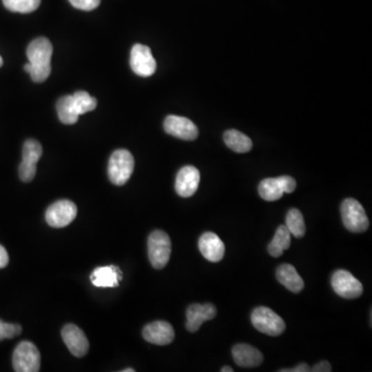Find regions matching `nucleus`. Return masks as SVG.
Instances as JSON below:
<instances>
[{
    "label": "nucleus",
    "instance_id": "1",
    "mask_svg": "<svg viewBox=\"0 0 372 372\" xmlns=\"http://www.w3.org/2000/svg\"><path fill=\"white\" fill-rule=\"evenodd\" d=\"M53 47L49 39L39 37L33 39L27 48L26 55L29 62L24 70L30 75L33 82H45L51 74V58Z\"/></svg>",
    "mask_w": 372,
    "mask_h": 372
},
{
    "label": "nucleus",
    "instance_id": "2",
    "mask_svg": "<svg viewBox=\"0 0 372 372\" xmlns=\"http://www.w3.org/2000/svg\"><path fill=\"white\" fill-rule=\"evenodd\" d=\"M134 169L135 159L130 151L126 149L114 151L108 165L110 182L115 186H124L130 180Z\"/></svg>",
    "mask_w": 372,
    "mask_h": 372
},
{
    "label": "nucleus",
    "instance_id": "3",
    "mask_svg": "<svg viewBox=\"0 0 372 372\" xmlns=\"http://www.w3.org/2000/svg\"><path fill=\"white\" fill-rule=\"evenodd\" d=\"M172 244L169 235L164 231H155L148 238V257L155 269H163L169 263Z\"/></svg>",
    "mask_w": 372,
    "mask_h": 372
},
{
    "label": "nucleus",
    "instance_id": "4",
    "mask_svg": "<svg viewBox=\"0 0 372 372\" xmlns=\"http://www.w3.org/2000/svg\"><path fill=\"white\" fill-rule=\"evenodd\" d=\"M251 323L257 331L266 335L280 336L286 330V323L284 320L272 309L265 306L257 307L253 311Z\"/></svg>",
    "mask_w": 372,
    "mask_h": 372
},
{
    "label": "nucleus",
    "instance_id": "5",
    "mask_svg": "<svg viewBox=\"0 0 372 372\" xmlns=\"http://www.w3.org/2000/svg\"><path fill=\"white\" fill-rule=\"evenodd\" d=\"M342 222L344 226L352 233H363L369 230V220L363 206L357 199H344L342 204Z\"/></svg>",
    "mask_w": 372,
    "mask_h": 372
},
{
    "label": "nucleus",
    "instance_id": "6",
    "mask_svg": "<svg viewBox=\"0 0 372 372\" xmlns=\"http://www.w3.org/2000/svg\"><path fill=\"white\" fill-rule=\"evenodd\" d=\"M12 367L16 372H37L41 369L39 349L30 342H21L12 354Z\"/></svg>",
    "mask_w": 372,
    "mask_h": 372
},
{
    "label": "nucleus",
    "instance_id": "7",
    "mask_svg": "<svg viewBox=\"0 0 372 372\" xmlns=\"http://www.w3.org/2000/svg\"><path fill=\"white\" fill-rule=\"evenodd\" d=\"M43 155V148L39 141L29 139L24 143L22 150V163L19 166V177L23 182H32L37 174V164Z\"/></svg>",
    "mask_w": 372,
    "mask_h": 372
},
{
    "label": "nucleus",
    "instance_id": "8",
    "mask_svg": "<svg viewBox=\"0 0 372 372\" xmlns=\"http://www.w3.org/2000/svg\"><path fill=\"white\" fill-rule=\"evenodd\" d=\"M78 214L77 206L68 199H60L52 204L46 211V222L52 228L68 226Z\"/></svg>",
    "mask_w": 372,
    "mask_h": 372
},
{
    "label": "nucleus",
    "instance_id": "9",
    "mask_svg": "<svg viewBox=\"0 0 372 372\" xmlns=\"http://www.w3.org/2000/svg\"><path fill=\"white\" fill-rule=\"evenodd\" d=\"M331 284L334 292L342 298L357 299L362 296V284L346 270L342 269L334 272Z\"/></svg>",
    "mask_w": 372,
    "mask_h": 372
},
{
    "label": "nucleus",
    "instance_id": "10",
    "mask_svg": "<svg viewBox=\"0 0 372 372\" xmlns=\"http://www.w3.org/2000/svg\"><path fill=\"white\" fill-rule=\"evenodd\" d=\"M130 68L140 77L153 76L157 70V61L151 53L150 48L137 43L130 52Z\"/></svg>",
    "mask_w": 372,
    "mask_h": 372
},
{
    "label": "nucleus",
    "instance_id": "11",
    "mask_svg": "<svg viewBox=\"0 0 372 372\" xmlns=\"http://www.w3.org/2000/svg\"><path fill=\"white\" fill-rule=\"evenodd\" d=\"M62 340L70 352L77 358L86 356L89 351V342L84 332L74 324L64 326L61 331Z\"/></svg>",
    "mask_w": 372,
    "mask_h": 372
},
{
    "label": "nucleus",
    "instance_id": "12",
    "mask_svg": "<svg viewBox=\"0 0 372 372\" xmlns=\"http://www.w3.org/2000/svg\"><path fill=\"white\" fill-rule=\"evenodd\" d=\"M164 128L167 134L182 140L193 141L199 136V130L195 124L188 118L182 116H168L164 122Z\"/></svg>",
    "mask_w": 372,
    "mask_h": 372
},
{
    "label": "nucleus",
    "instance_id": "13",
    "mask_svg": "<svg viewBox=\"0 0 372 372\" xmlns=\"http://www.w3.org/2000/svg\"><path fill=\"white\" fill-rule=\"evenodd\" d=\"M143 337L146 342L157 346H168L175 338V331L171 324L165 321L153 322L145 326Z\"/></svg>",
    "mask_w": 372,
    "mask_h": 372
},
{
    "label": "nucleus",
    "instance_id": "14",
    "mask_svg": "<svg viewBox=\"0 0 372 372\" xmlns=\"http://www.w3.org/2000/svg\"><path fill=\"white\" fill-rule=\"evenodd\" d=\"M199 249L202 255L212 263L222 261L226 247L222 239L212 232L204 233L199 239Z\"/></svg>",
    "mask_w": 372,
    "mask_h": 372
},
{
    "label": "nucleus",
    "instance_id": "15",
    "mask_svg": "<svg viewBox=\"0 0 372 372\" xmlns=\"http://www.w3.org/2000/svg\"><path fill=\"white\" fill-rule=\"evenodd\" d=\"M216 307L211 303L207 304H191L186 311V329L189 332H197L203 323L215 317Z\"/></svg>",
    "mask_w": 372,
    "mask_h": 372
},
{
    "label": "nucleus",
    "instance_id": "16",
    "mask_svg": "<svg viewBox=\"0 0 372 372\" xmlns=\"http://www.w3.org/2000/svg\"><path fill=\"white\" fill-rule=\"evenodd\" d=\"M199 170L193 166H186L178 172L176 177V193L182 197H189L195 195L199 187Z\"/></svg>",
    "mask_w": 372,
    "mask_h": 372
},
{
    "label": "nucleus",
    "instance_id": "17",
    "mask_svg": "<svg viewBox=\"0 0 372 372\" xmlns=\"http://www.w3.org/2000/svg\"><path fill=\"white\" fill-rule=\"evenodd\" d=\"M232 354L235 363L244 369L260 366L264 361L262 353L255 346L246 344H236L233 348Z\"/></svg>",
    "mask_w": 372,
    "mask_h": 372
},
{
    "label": "nucleus",
    "instance_id": "18",
    "mask_svg": "<svg viewBox=\"0 0 372 372\" xmlns=\"http://www.w3.org/2000/svg\"><path fill=\"white\" fill-rule=\"evenodd\" d=\"M90 280L97 288H116L122 280V272L114 265L99 267L91 273Z\"/></svg>",
    "mask_w": 372,
    "mask_h": 372
},
{
    "label": "nucleus",
    "instance_id": "19",
    "mask_svg": "<svg viewBox=\"0 0 372 372\" xmlns=\"http://www.w3.org/2000/svg\"><path fill=\"white\" fill-rule=\"evenodd\" d=\"M276 277L282 286H286L294 294H298L304 288V282L302 277L299 275L296 268L290 264L280 265L276 270Z\"/></svg>",
    "mask_w": 372,
    "mask_h": 372
},
{
    "label": "nucleus",
    "instance_id": "20",
    "mask_svg": "<svg viewBox=\"0 0 372 372\" xmlns=\"http://www.w3.org/2000/svg\"><path fill=\"white\" fill-rule=\"evenodd\" d=\"M224 140L226 146L237 153H246L253 148L251 139L239 130H230L224 133Z\"/></svg>",
    "mask_w": 372,
    "mask_h": 372
},
{
    "label": "nucleus",
    "instance_id": "21",
    "mask_svg": "<svg viewBox=\"0 0 372 372\" xmlns=\"http://www.w3.org/2000/svg\"><path fill=\"white\" fill-rule=\"evenodd\" d=\"M291 235L290 231L288 230L286 226H280L276 230L275 236L272 239L271 243L268 246V251L270 255L274 257H280L282 255L284 251L290 248L291 246Z\"/></svg>",
    "mask_w": 372,
    "mask_h": 372
},
{
    "label": "nucleus",
    "instance_id": "22",
    "mask_svg": "<svg viewBox=\"0 0 372 372\" xmlns=\"http://www.w3.org/2000/svg\"><path fill=\"white\" fill-rule=\"evenodd\" d=\"M57 114L63 124H75L78 121L79 114L75 108L72 95H66L58 101Z\"/></svg>",
    "mask_w": 372,
    "mask_h": 372
},
{
    "label": "nucleus",
    "instance_id": "23",
    "mask_svg": "<svg viewBox=\"0 0 372 372\" xmlns=\"http://www.w3.org/2000/svg\"><path fill=\"white\" fill-rule=\"evenodd\" d=\"M259 193L262 199L268 202H275L282 199L284 193L280 177L266 178L261 182L259 186Z\"/></svg>",
    "mask_w": 372,
    "mask_h": 372
},
{
    "label": "nucleus",
    "instance_id": "24",
    "mask_svg": "<svg viewBox=\"0 0 372 372\" xmlns=\"http://www.w3.org/2000/svg\"><path fill=\"white\" fill-rule=\"evenodd\" d=\"M286 226L290 231L292 236L296 238H302L305 235L306 226H305L304 217L303 214L298 209L294 208L291 209L286 214Z\"/></svg>",
    "mask_w": 372,
    "mask_h": 372
},
{
    "label": "nucleus",
    "instance_id": "25",
    "mask_svg": "<svg viewBox=\"0 0 372 372\" xmlns=\"http://www.w3.org/2000/svg\"><path fill=\"white\" fill-rule=\"evenodd\" d=\"M72 99L79 116L93 111L97 108V99L90 97L86 91H77L72 95Z\"/></svg>",
    "mask_w": 372,
    "mask_h": 372
},
{
    "label": "nucleus",
    "instance_id": "26",
    "mask_svg": "<svg viewBox=\"0 0 372 372\" xmlns=\"http://www.w3.org/2000/svg\"><path fill=\"white\" fill-rule=\"evenodd\" d=\"M2 1L8 10L21 14L35 12L41 4V0H2Z\"/></svg>",
    "mask_w": 372,
    "mask_h": 372
},
{
    "label": "nucleus",
    "instance_id": "27",
    "mask_svg": "<svg viewBox=\"0 0 372 372\" xmlns=\"http://www.w3.org/2000/svg\"><path fill=\"white\" fill-rule=\"evenodd\" d=\"M22 333V327L17 324L6 323L0 320V342L12 340Z\"/></svg>",
    "mask_w": 372,
    "mask_h": 372
},
{
    "label": "nucleus",
    "instance_id": "28",
    "mask_svg": "<svg viewBox=\"0 0 372 372\" xmlns=\"http://www.w3.org/2000/svg\"><path fill=\"white\" fill-rule=\"evenodd\" d=\"M72 6L82 10H92L101 3V0H68Z\"/></svg>",
    "mask_w": 372,
    "mask_h": 372
},
{
    "label": "nucleus",
    "instance_id": "29",
    "mask_svg": "<svg viewBox=\"0 0 372 372\" xmlns=\"http://www.w3.org/2000/svg\"><path fill=\"white\" fill-rule=\"evenodd\" d=\"M280 180L284 193H294L297 186L296 180L294 178L290 177V176H282L280 177Z\"/></svg>",
    "mask_w": 372,
    "mask_h": 372
},
{
    "label": "nucleus",
    "instance_id": "30",
    "mask_svg": "<svg viewBox=\"0 0 372 372\" xmlns=\"http://www.w3.org/2000/svg\"><path fill=\"white\" fill-rule=\"evenodd\" d=\"M331 371V364L328 361H322V362L315 364L313 369H311V371L313 372H330Z\"/></svg>",
    "mask_w": 372,
    "mask_h": 372
},
{
    "label": "nucleus",
    "instance_id": "31",
    "mask_svg": "<svg viewBox=\"0 0 372 372\" xmlns=\"http://www.w3.org/2000/svg\"><path fill=\"white\" fill-rule=\"evenodd\" d=\"M8 262H10V257H8V251L0 244V269L6 268L8 266Z\"/></svg>",
    "mask_w": 372,
    "mask_h": 372
},
{
    "label": "nucleus",
    "instance_id": "32",
    "mask_svg": "<svg viewBox=\"0 0 372 372\" xmlns=\"http://www.w3.org/2000/svg\"><path fill=\"white\" fill-rule=\"evenodd\" d=\"M311 371V367L306 364V363H301V364L297 365L296 367L292 369H282L280 372H307Z\"/></svg>",
    "mask_w": 372,
    "mask_h": 372
},
{
    "label": "nucleus",
    "instance_id": "33",
    "mask_svg": "<svg viewBox=\"0 0 372 372\" xmlns=\"http://www.w3.org/2000/svg\"><path fill=\"white\" fill-rule=\"evenodd\" d=\"M234 371V369H231L230 366H224L222 369V372H233Z\"/></svg>",
    "mask_w": 372,
    "mask_h": 372
},
{
    "label": "nucleus",
    "instance_id": "34",
    "mask_svg": "<svg viewBox=\"0 0 372 372\" xmlns=\"http://www.w3.org/2000/svg\"><path fill=\"white\" fill-rule=\"evenodd\" d=\"M122 372H135V369H124V371H122Z\"/></svg>",
    "mask_w": 372,
    "mask_h": 372
},
{
    "label": "nucleus",
    "instance_id": "35",
    "mask_svg": "<svg viewBox=\"0 0 372 372\" xmlns=\"http://www.w3.org/2000/svg\"><path fill=\"white\" fill-rule=\"evenodd\" d=\"M2 64H3V60H2V57L0 56V68H1Z\"/></svg>",
    "mask_w": 372,
    "mask_h": 372
}]
</instances>
